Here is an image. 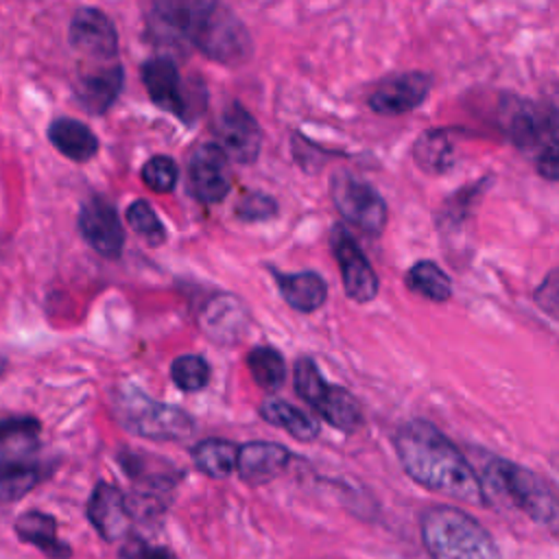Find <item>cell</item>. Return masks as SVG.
<instances>
[{"instance_id": "obj_10", "label": "cell", "mask_w": 559, "mask_h": 559, "mask_svg": "<svg viewBox=\"0 0 559 559\" xmlns=\"http://www.w3.org/2000/svg\"><path fill=\"white\" fill-rule=\"evenodd\" d=\"M214 144L223 155L238 164H251L260 155L262 131L255 118L240 105L229 103L223 107L214 122Z\"/></svg>"}, {"instance_id": "obj_24", "label": "cell", "mask_w": 559, "mask_h": 559, "mask_svg": "<svg viewBox=\"0 0 559 559\" xmlns=\"http://www.w3.org/2000/svg\"><path fill=\"white\" fill-rule=\"evenodd\" d=\"M275 280L284 301L297 312H314L328 299V284L314 271L275 273Z\"/></svg>"}, {"instance_id": "obj_7", "label": "cell", "mask_w": 559, "mask_h": 559, "mask_svg": "<svg viewBox=\"0 0 559 559\" xmlns=\"http://www.w3.org/2000/svg\"><path fill=\"white\" fill-rule=\"evenodd\" d=\"M330 197L338 214L354 227L373 236L384 229L386 203L371 183L347 170H336L330 179Z\"/></svg>"}, {"instance_id": "obj_8", "label": "cell", "mask_w": 559, "mask_h": 559, "mask_svg": "<svg viewBox=\"0 0 559 559\" xmlns=\"http://www.w3.org/2000/svg\"><path fill=\"white\" fill-rule=\"evenodd\" d=\"M140 76L153 105L159 109L186 122H190L203 109V103L194 100V90L181 81L173 57L157 55L146 59L140 68Z\"/></svg>"}, {"instance_id": "obj_30", "label": "cell", "mask_w": 559, "mask_h": 559, "mask_svg": "<svg viewBox=\"0 0 559 559\" xmlns=\"http://www.w3.org/2000/svg\"><path fill=\"white\" fill-rule=\"evenodd\" d=\"M124 218H127L129 227L138 236H142L151 247H157L166 240V229H164L159 216L155 214V210L151 207L148 201L135 199L133 203H129V207L124 212Z\"/></svg>"}, {"instance_id": "obj_5", "label": "cell", "mask_w": 559, "mask_h": 559, "mask_svg": "<svg viewBox=\"0 0 559 559\" xmlns=\"http://www.w3.org/2000/svg\"><path fill=\"white\" fill-rule=\"evenodd\" d=\"M116 415L129 432L151 441H181L194 432V421L186 411L153 400L133 384L120 386Z\"/></svg>"}, {"instance_id": "obj_23", "label": "cell", "mask_w": 559, "mask_h": 559, "mask_svg": "<svg viewBox=\"0 0 559 559\" xmlns=\"http://www.w3.org/2000/svg\"><path fill=\"white\" fill-rule=\"evenodd\" d=\"M415 164L428 175H443L456 164V142L452 129H426L413 144Z\"/></svg>"}, {"instance_id": "obj_32", "label": "cell", "mask_w": 559, "mask_h": 559, "mask_svg": "<svg viewBox=\"0 0 559 559\" xmlns=\"http://www.w3.org/2000/svg\"><path fill=\"white\" fill-rule=\"evenodd\" d=\"M179 177V168L173 157L168 155H153L144 166H142V181L146 188H151L157 194H168L173 192L175 183Z\"/></svg>"}, {"instance_id": "obj_6", "label": "cell", "mask_w": 559, "mask_h": 559, "mask_svg": "<svg viewBox=\"0 0 559 559\" xmlns=\"http://www.w3.org/2000/svg\"><path fill=\"white\" fill-rule=\"evenodd\" d=\"M295 391L336 430L354 432L362 426V408L358 400L345 386L325 382L310 356H301L295 362Z\"/></svg>"}, {"instance_id": "obj_33", "label": "cell", "mask_w": 559, "mask_h": 559, "mask_svg": "<svg viewBox=\"0 0 559 559\" xmlns=\"http://www.w3.org/2000/svg\"><path fill=\"white\" fill-rule=\"evenodd\" d=\"M236 216L245 223H260V221H271L277 216V203L271 194L264 192H247L238 205H236Z\"/></svg>"}, {"instance_id": "obj_15", "label": "cell", "mask_w": 559, "mask_h": 559, "mask_svg": "<svg viewBox=\"0 0 559 559\" xmlns=\"http://www.w3.org/2000/svg\"><path fill=\"white\" fill-rule=\"evenodd\" d=\"M432 76L421 70L400 72L384 79L367 98L371 111L380 116H400L417 109L430 94Z\"/></svg>"}, {"instance_id": "obj_4", "label": "cell", "mask_w": 559, "mask_h": 559, "mask_svg": "<svg viewBox=\"0 0 559 559\" xmlns=\"http://www.w3.org/2000/svg\"><path fill=\"white\" fill-rule=\"evenodd\" d=\"M419 531L432 559H502L491 533L459 507L435 504L426 509Z\"/></svg>"}, {"instance_id": "obj_2", "label": "cell", "mask_w": 559, "mask_h": 559, "mask_svg": "<svg viewBox=\"0 0 559 559\" xmlns=\"http://www.w3.org/2000/svg\"><path fill=\"white\" fill-rule=\"evenodd\" d=\"M393 443L402 469L424 489L476 507L487 504L472 463L435 424L408 419L397 428Z\"/></svg>"}, {"instance_id": "obj_3", "label": "cell", "mask_w": 559, "mask_h": 559, "mask_svg": "<svg viewBox=\"0 0 559 559\" xmlns=\"http://www.w3.org/2000/svg\"><path fill=\"white\" fill-rule=\"evenodd\" d=\"M478 478L487 504L491 498H498L509 507L522 511L531 522L550 531L557 528V496L544 476H537L535 472L513 461L491 456L483 467V476Z\"/></svg>"}, {"instance_id": "obj_12", "label": "cell", "mask_w": 559, "mask_h": 559, "mask_svg": "<svg viewBox=\"0 0 559 559\" xmlns=\"http://www.w3.org/2000/svg\"><path fill=\"white\" fill-rule=\"evenodd\" d=\"M70 46L100 63L116 61L118 31L107 13L96 7H81L74 11L68 28Z\"/></svg>"}, {"instance_id": "obj_20", "label": "cell", "mask_w": 559, "mask_h": 559, "mask_svg": "<svg viewBox=\"0 0 559 559\" xmlns=\"http://www.w3.org/2000/svg\"><path fill=\"white\" fill-rule=\"evenodd\" d=\"M57 520L50 513L31 509L17 515L13 528L20 542L35 546L39 552H44L50 559H70L72 548L57 535Z\"/></svg>"}, {"instance_id": "obj_18", "label": "cell", "mask_w": 559, "mask_h": 559, "mask_svg": "<svg viewBox=\"0 0 559 559\" xmlns=\"http://www.w3.org/2000/svg\"><path fill=\"white\" fill-rule=\"evenodd\" d=\"M290 463V450L273 441H249L238 448L236 469L247 485H266Z\"/></svg>"}, {"instance_id": "obj_31", "label": "cell", "mask_w": 559, "mask_h": 559, "mask_svg": "<svg viewBox=\"0 0 559 559\" xmlns=\"http://www.w3.org/2000/svg\"><path fill=\"white\" fill-rule=\"evenodd\" d=\"M170 378L181 391H201L210 380V365L199 354H183L173 360Z\"/></svg>"}, {"instance_id": "obj_11", "label": "cell", "mask_w": 559, "mask_h": 559, "mask_svg": "<svg viewBox=\"0 0 559 559\" xmlns=\"http://www.w3.org/2000/svg\"><path fill=\"white\" fill-rule=\"evenodd\" d=\"M79 234L103 258L118 260L124 249V229L111 201L92 194L79 210Z\"/></svg>"}, {"instance_id": "obj_16", "label": "cell", "mask_w": 559, "mask_h": 559, "mask_svg": "<svg viewBox=\"0 0 559 559\" xmlns=\"http://www.w3.org/2000/svg\"><path fill=\"white\" fill-rule=\"evenodd\" d=\"M85 515L105 542H124L131 535V513L124 493L111 483H96L85 507Z\"/></svg>"}, {"instance_id": "obj_19", "label": "cell", "mask_w": 559, "mask_h": 559, "mask_svg": "<svg viewBox=\"0 0 559 559\" xmlns=\"http://www.w3.org/2000/svg\"><path fill=\"white\" fill-rule=\"evenodd\" d=\"M199 325L214 343L231 345L247 328V308L236 295H214L205 301L199 314Z\"/></svg>"}, {"instance_id": "obj_35", "label": "cell", "mask_w": 559, "mask_h": 559, "mask_svg": "<svg viewBox=\"0 0 559 559\" xmlns=\"http://www.w3.org/2000/svg\"><path fill=\"white\" fill-rule=\"evenodd\" d=\"M537 306H542L550 317H557V273L550 271V275L542 282V286L535 293Z\"/></svg>"}, {"instance_id": "obj_22", "label": "cell", "mask_w": 559, "mask_h": 559, "mask_svg": "<svg viewBox=\"0 0 559 559\" xmlns=\"http://www.w3.org/2000/svg\"><path fill=\"white\" fill-rule=\"evenodd\" d=\"M46 135L50 140V144L68 159L72 162H90L96 153H98V138L96 133L81 120L76 118H55L48 129Z\"/></svg>"}, {"instance_id": "obj_29", "label": "cell", "mask_w": 559, "mask_h": 559, "mask_svg": "<svg viewBox=\"0 0 559 559\" xmlns=\"http://www.w3.org/2000/svg\"><path fill=\"white\" fill-rule=\"evenodd\" d=\"M247 367L251 378L255 380V384L264 391H275L282 386L284 378H286V362L284 356L264 345V347H253L247 354Z\"/></svg>"}, {"instance_id": "obj_9", "label": "cell", "mask_w": 559, "mask_h": 559, "mask_svg": "<svg viewBox=\"0 0 559 559\" xmlns=\"http://www.w3.org/2000/svg\"><path fill=\"white\" fill-rule=\"evenodd\" d=\"M330 245L341 269L345 295L356 304L371 301L380 290V282L354 236L343 225H334L330 234Z\"/></svg>"}, {"instance_id": "obj_34", "label": "cell", "mask_w": 559, "mask_h": 559, "mask_svg": "<svg viewBox=\"0 0 559 559\" xmlns=\"http://www.w3.org/2000/svg\"><path fill=\"white\" fill-rule=\"evenodd\" d=\"M120 559H179V557L166 546H155L138 535H129L120 546Z\"/></svg>"}, {"instance_id": "obj_26", "label": "cell", "mask_w": 559, "mask_h": 559, "mask_svg": "<svg viewBox=\"0 0 559 559\" xmlns=\"http://www.w3.org/2000/svg\"><path fill=\"white\" fill-rule=\"evenodd\" d=\"M238 445L227 439H203L192 448V461L197 469L210 478H227L236 469Z\"/></svg>"}, {"instance_id": "obj_21", "label": "cell", "mask_w": 559, "mask_h": 559, "mask_svg": "<svg viewBox=\"0 0 559 559\" xmlns=\"http://www.w3.org/2000/svg\"><path fill=\"white\" fill-rule=\"evenodd\" d=\"M31 454L0 456V502H17L48 476L46 465Z\"/></svg>"}, {"instance_id": "obj_27", "label": "cell", "mask_w": 559, "mask_h": 559, "mask_svg": "<svg viewBox=\"0 0 559 559\" xmlns=\"http://www.w3.org/2000/svg\"><path fill=\"white\" fill-rule=\"evenodd\" d=\"M41 424L33 415L0 417V450L4 454H31L37 448Z\"/></svg>"}, {"instance_id": "obj_36", "label": "cell", "mask_w": 559, "mask_h": 559, "mask_svg": "<svg viewBox=\"0 0 559 559\" xmlns=\"http://www.w3.org/2000/svg\"><path fill=\"white\" fill-rule=\"evenodd\" d=\"M559 153H557V144H550L546 148H542L537 153V173L548 179V181H555L557 175H559Z\"/></svg>"}, {"instance_id": "obj_13", "label": "cell", "mask_w": 559, "mask_h": 559, "mask_svg": "<svg viewBox=\"0 0 559 559\" xmlns=\"http://www.w3.org/2000/svg\"><path fill=\"white\" fill-rule=\"evenodd\" d=\"M502 124L507 138L518 148H546L557 144V114L528 100H515L502 107Z\"/></svg>"}, {"instance_id": "obj_14", "label": "cell", "mask_w": 559, "mask_h": 559, "mask_svg": "<svg viewBox=\"0 0 559 559\" xmlns=\"http://www.w3.org/2000/svg\"><path fill=\"white\" fill-rule=\"evenodd\" d=\"M231 188L229 159L214 142L199 144L188 162V190L201 203H218Z\"/></svg>"}, {"instance_id": "obj_1", "label": "cell", "mask_w": 559, "mask_h": 559, "mask_svg": "<svg viewBox=\"0 0 559 559\" xmlns=\"http://www.w3.org/2000/svg\"><path fill=\"white\" fill-rule=\"evenodd\" d=\"M148 31L157 41H188L205 57L238 66L253 46L238 15L214 0H159L151 7Z\"/></svg>"}, {"instance_id": "obj_25", "label": "cell", "mask_w": 559, "mask_h": 559, "mask_svg": "<svg viewBox=\"0 0 559 559\" xmlns=\"http://www.w3.org/2000/svg\"><path fill=\"white\" fill-rule=\"evenodd\" d=\"M260 417L271 424L282 428L284 432H288L293 439L297 441H314L319 435V424L317 419H312L308 413L299 411L297 406L288 404L286 400H277V397H269L260 404Z\"/></svg>"}, {"instance_id": "obj_17", "label": "cell", "mask_w": 559, "mask_h": 559, "mask_svg": "<svg viewBox=\"0 0 559 559\" xmlns=\"http://www.w3.org/2000/svg\"><path fill=\"white\" fill-rule=\"evenodd\" d=\"M124 70L118 61H105L83 70L74 83V96L87 114H105L118 98Z\"/></svg>"}, {"instance_id": "obj_28", "label": "cell", "mask_w": 559, "mask_h": 559, "mask_svg": "<svg viewBox=\"0 0 559 559\" xmlns=\"http://www.w3.org/2000/svg\"><path fill=\"white\" fill-rule=\"evenodd\" d=\"M406 286L428 301H448L452 295V282L448 273L432 260L415 262L406 273Z\"/></svg>"}]
</instances>
